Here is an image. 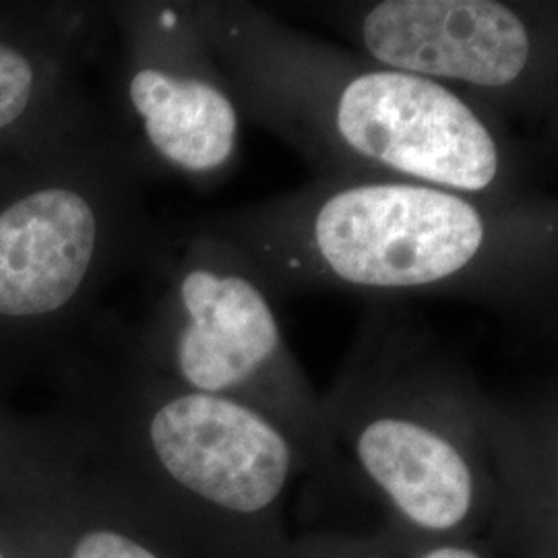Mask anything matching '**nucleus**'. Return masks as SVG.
<instances>
[{
	"label": "nucleus",
	"instance_id": "nucleus-1",
	"mask_svg": "<svg viewBox=\"0 0 558 558\" xmlns=\"http://www.w3.org/2000/svg\"><path fill=\"white\" fill-rule=\"evenodd\" d=\"M311 240L325 269L345 283L422 288L458 276L478 257L486 221L451 191L375 182L323 201Z\"/></svg>",
	"mask_w": 558,
	"mask_h": 558
},
{
	"label": "nucleus",
	"instance_id": "nucleus-2",
	"mask_svg": "<svg viewBox=\"0 0 558 558\" xmlns=\"http://www.w3.org/2000/svg\"><path fill=\"white\" fill-rule=\"evenodd\" d=\"M336 126L362 158L435 189L480 193L499 177L488 126L437 81L389 69L359 75L339 94Z\"/></svg>",
	"mask_w": 558,
	"mask_h": 558
},
{
	"label": "nucleus",
	"instance_id": "nucleus-3",
	"mask_svg": "<svg viewBox=\"0 0 558 558\" xmlns=\"http://www.w3.org/2000/svg\"><path fill=\"white\" fill-rule=\"evenodd\" d=\"M149 439L172 478L232 513L271 507L290 476L286 437L255 410L223 396L197 391L163 403Z\"/></svg>",
	"mask_w": 558,
	"mask_h": 558
},
{
	"label": "nucleus",
	"instance_id": "nucleus-4",
	"mask_svg": "<svg viewBox=\"0 0 558 558\" xmlns=\"http://www.w3.org/2000/svg\"><path fill=\"white\" fill-rule=\"evenodd\" d=\"M366 50L389 71L507 87L532 59L518 13L490 0H387L362 23Z\"/></svg>",
	"mask_w": 558,
	"mask_h": 558
},
{
	"label": "nucleus",
	"instance_id": "nucleus-5",
	"mask_svg": "<svg viewBox=\"0 0 558 558\" xmlns=\"http://www.w3.org/2000/svg\"><path fill=\"white\" fill-rule=\"evenodd\" d=\"M98 242L87 199L44 189L0 214V315L41 317L77 294Z\"/></svg>",
	"mask_w": 558,
	"mask_h": 558
},
{
	"label": "nucleus",
	"instance_id": "nucleus-6",
	"mask_svg": "<svg viewBox=\"0 0 558 558\" xmlns=\"http://www.w3.org/2000/svg\"><path fill=\"white\" fill-rule=\"evenodd\" d=\"M180 299L189 320L180 331L179 368L199 393L221 396L276 359L278 320L251 279L195 269L182 279Z\"/></svg>",
	"mask_w": 558,
	"mask_h": 558
},
{
	"label": "nucleus",
	"instance_id": "nucleus-7",
	"mask_svg": "<svg viewBox=\"0 0 558 558\" xmlns=\"http://www.w3.org/2000/svg\"><path fill=\"white\" fill-rule=\"evenodd\" d=\"M356 453L364 472L418 527L447 532L470 513L472 470L437 430L414 420H373L360 430Z\"/></svg>",
	"mask_w": 558,
	"mask_h": 558
},
{
	"label": "nucleus",
	"instance_id": "nucleus-8",
	"mask_svg": "<svg viewBox=\"0 0 558 558\" xmlns=\"http://www.w3.org/2000/svg\"><path fill=\"white\" fill-rule=\"evenodd\" d=\"M131 100L154 149L182 170L209 172L232 158L239 114L216 85L143 69L131 81Z\"/></svg>",
	"mask_w": 558,
	"mask_h": 558
},
{
	"label": "nucleus",
	"instance_id": "nucleus-9",
	"mask_svg": "<svg viewBox=\"0 0 558 558\" xmlns=\"http://www.w3.org/2000/svg\"><path fill=\"white\" fill-rule=\"evenodd\" d=\"M34 89V71L17 50L0 44V129L25 112Z\"/></svg>",
	"mask_w": 558,
	"mask_h": 558
},
{
	"label": "nucleus",
	"instance_id": "nucleus-10",
	"mask_svg": "<svg viewBox=\"0 0 558 558\" xmlns=\"http://www.w3.org/2000/svg\"><path fill=\"white\" fill-rule=\"evenodd\" d=\"M73 558H158L135 539L117 532H89L80 539Z\"/></svg>",
	"mask_w": 558,
	"mask_h": 558
},
{
	"label": "nucleus",
	"instance_id": "nucleus-11",
	"mask_svg": "<svg viewBox=\"0 0 558 558\" xmlns=\"http://www.w3.org/2000/svg\"><path fill=\"white\" fill-rule=\"evenodd\" d=\"M422 558H480L474 550L461 546H440Z\"/></svg>",
	"mask_w": 558,
	"mask_h": 558
},
{
	"label": "nucleus",
	"instance_id": "nucleus-12",
	"mask_svg": "<svg viewBox=\"0 0 558 558\" xmlns=\"http://www.w3.org/2000/svg\"><path fill=\"white\" fill-rule=\"evenodd\" d=\"M0 558H4V557H2V555H0Z\"/></svg>",
	"mask_w": 558,
	"mask_h": 558
}]
</instances>
